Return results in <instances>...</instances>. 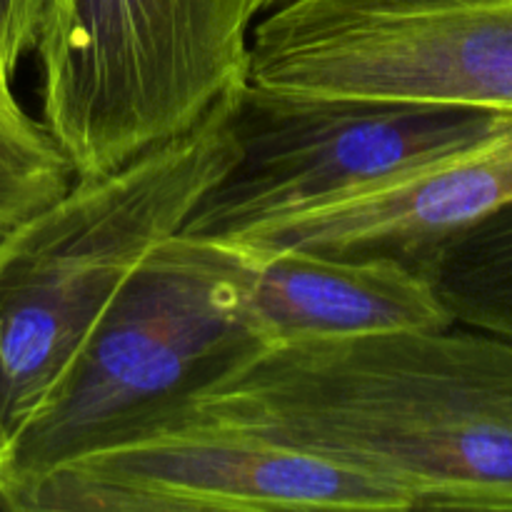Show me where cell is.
I'll return each instance as SVG.
<instances>
[{
    "instance_id": "9",
    "label": "cell",
    "mask_w": 512,
    "mask_h": 512,
    "mask_svg": "<svg viewBox=\"0 0 512 512\" xmlns=\"http://www.w3.org/2000/svg\"><path fill=\"white\" fill-rule=\"evenodd\" d=\"M248 258L245 318L258 345L455 323L428 278L400 260L310 250H273Z\"/></svg>"
},
{
    "instance_id": "10",
    "label": "cell",
    "mask_w": 512,
    "mask_h": 512,
    "mask_svg": "<svg viewBox=\"0 0 512 512\" xmlns=\"http://www.w3.org/2000/svg\"><path fill=\"white\" fill-rule=\"evenodd\" d=\"M415 268L455 323L512 340V200Z\"/></svg>"
},
{
    "instance_id": "5",
    "label": "cell",
    "mask_w": 512,
    "mask_h": 512,
    "mask_svg": "<svg viewBox=\"0 0 512 512\" xmlns=\"http://www.w3.org/2000/svg\"><path fill=\"white\" fill-rule=\"evenodd\" d=\"M0 505L15 512L410 510L370 475L178 408L0 485Z\"/></svg>"
},
{
    "instance_id": "14",
    "label": "cell",
    "mask_w": 512,
    "mask_h": 512,
    "mask_svg": "<svg viewBox=\"0 0 512 512\" xmlns=\"http://www.w3.org/2000/svg\"><path fill=\"white\" fill-rule=\"evenodd\" d=\"M18 103L13 95V90H10V75L5 73L3 65H0V108H5V105H13Z\"/></svg>"
},
{
    "instance_id": "13",
    "label": "cell",
    "mask_w": 512,
    "mask_h": 512,
    "mask_svg": "<svg viewBox=\"0 0 512 512\" xmlns=\"http://www.w3.org/2000/svg\"><path fill=\"white\" fill-rule=\"evenodd\" d=\"M8 450H10V430L5 425L3 413H0V475H3L5 463H8Z\"/></svg>"
},
{
    "instance_id": "8",
    "label": "cell",
    "mask_w": 512,
    "mask_h": 512,
    "mask_svg": "<svg viewBox=\"0 0 512 512\" xmlns=\"http://www.w3.org/2000/svg\"><path fill=\"white\" fill-rule=\"evenodd\" d=\"M512 200V118L475 143L343 198L240 230L223 243L248 255L310 250L418 265Z\"/></svg>"
},
{
    "instance_id": "3",
    "label": "cell",
    "mask_w": 512,
    "mask_h": 512,
    "mask_svg": "<svg viewBox=\"0 0 512 512\" xmlns=\"http://www.w3.org/2000/svg\"><path fill=\"white\" fill-rule=\"evenodd\" d=\"M260 0H50L43 125L75 178L193 128L248 80Z\"/></svg>"
},
{
    "instance_id": "1",
    "label": "cell",
    "mask_w": 512,
    "mask_h": 512,
    "mask_svg": "<svg viewBox=\"0 0 512 512\" xmlns=\"http://www.w3.org/2000/svg\"><path fill=\"white\" fill-rule=\"evenodd\" d=\"M173 408L370 475L410 510H512V340L468 325L253 345Z\"/></svg>"
},
{
    "instance_id": "15",
    "label": "cell",
    "mask_w": 512,
    "mask_h": 512,
    "mask_svg": "<svg viewBox=\"0 0 512 512\" xmlns=\"http://www.w3.org/2000/svg\"><path fill=\"white\" fill-rule=\"evenodd\" d=\"M278 3H283V0H260V13H268V10L275 8Z\"/></svg>"
},
{
    "instance_id": "12",
    "label": "cell",
    "mask_w": 512,
    "mask_h": 512,
    "mask_svg": "<svg viewBox=\"0 0 512 512\" xmlns=\"http://www.w3.org/2000/svg\"><path fill=\"white\" fill-rule=\"evenodd\" d=\"M50 0H0V65L13 78L15 68L35 50Z\"/></svg>"
},
{
    "instance_id": "11",
    "label": "cell",
    "mask_w": 512,
    "mask_h": 512,
    "mask_svg": "<svg viewBox=\"0 0 512 512\" xmlns=\"http://www.w3.org/2000/svg\"><path fill=\"white\" fill-rule=\"evenodd\" d=\"M73 168L20 103L0 108V240L58 198L73 183Z\"/></svg>"
},
{
    "instance_id": "6",
    "label": "cell",
    "mask_w": 512,
    "mask_h": 512,
    "mask_svg": "<svg viewBox=\"0 0 512 512\" xmlns=\"http://www.w3.org/2000/svg\"><path fill=\"white\" fill-rule=\"evenodd\" d=\"M248 80L512 113V0H283L255 23Z\"/></svg>"
},
{
    "instance_id": "2",
    "label": "cell",
    "mask_w": 512,
    "mask_h": 512,
    "mask_svg": "<svg viewBox=\"0 0 512 512\" xmlns=\"http://www.w3.org/2000/svg\"><path fill=\"white\" fill-rule=\"evenodd\" d=\"M238 88L185 133L73 178L0 240V413L10 440L145 255L183 233L235 165Z\"/></svg>"
},
{
    "instance_id": "4",
    "label": "cell",
    "mask_w": 512,
    "mask_h": 512,
    "mask_svg": "<svg viewBox=\"0 0 512 512\" xmlns=\"http://www.w3.org/2000/svg\"><path fill=\"white\" fill-rule=\"evenodd\" d=\"M238 245L178 233L125 280L48 398L15 430L0 485L160 413L258 345Z\"/></svg>"
},
{
    "instance_id": "7",
    "label": "cell",
    "mask_w": 512,
    "mask_h": 512,
    "mask_svg": "<svg viewBox=\"0 0 512 512\" xmlns=\"http://www.w3.org/2000/svg\"><path fill=\"white\" fill-rule=\"evenodd\" d=\"M512 113L278 93L245 80L238 160L183 233L228 240L263 220L343 198L485 138Z\"/></svg>"
}]
</instances>
